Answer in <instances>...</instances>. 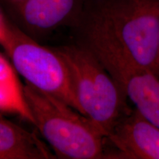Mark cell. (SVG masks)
Returning <instances> with one entry per match:
<instances>
[{"label":"cell","mask_w":159,"mask_h":159,"mask_svg":"<svg viewBox=\"0 0 159 159\" xmlns=\"http://www.w3.org/2000/svg\"><path fill=\"white\" fill-rule=\"evenodd\" d=\"M17 26L33 38L43 37L79 19L85 0H11Z\"/></svg>","instance_id":"obj_5"},{"label":"cell","mask_w":159,"mask_h":159,"mask_svg":"<svg viewBox=\"0 0 159 159\" xmlns=\"http://www.w3.org/2000/svg\"><path fill=\"white\" fill-rule=\"evenodd\" d=\"M68 68L81 114L108 136L130 110L119 85L91 52L79 44L54 48Z\"/></svg>","instance_id":"obj_3"},{"label":"cell","mask_w":159,"mask_h":159,"mask_svg":"<svg viewBox=\"0 0 159 159\" xmlns=\"http://www.w3.org/2000/svg\"><path fill=\"white\" fill-rule=\"evenodd\" d=\"M72 28L77 44L91 52L115 81L132 69L154 71L159 0H85Z\"/></svg>","instance_id":"obj_1"},{"label":"cell","mask_w":159,"mask_h":159,"mask_svg":"<svg viewBox=\"0 0 159 159\" xmlns=\"http://www.w3.org/2000/svg\"><path fill=\"white\" fill-rule=\"evenodd\" d=\"M116 82L135 109L159 128V78L153 71L132 69L122 73Z\"/></svg>","instance_id":"obj_7"},{"label":"cell","mask_w":159,"mask_h":159,"mask_svg":"<svg viewBox=\"0 0 159 159\" xmlns=\"http://www.w3.org/2000/svg\"><path fill=\"white\" fill-rule=\"evenodd\" d=\"M6 53L26 83L81 114L68 68L54 48L40 44L19 28Z\"/></svg>","instance_id":"obj_4"},{"label":"cell","mask_w":159,"mask_h":159,"mask_svg":"<svg viewBox=\"0 0 159 159\" xmlns=\"http://www.w3.org/2000/svg\"><path fill=\"white\" fill-rule=\"evenodd\" d=\"M56 158L34 133L0 117V159Z\"/></svg>","instance_id":"obj_8"},{"label":"cell","mask_w":159,"mask_h":159,"mask_svg":"<svg viewBox=\"0 0 159 159\" xmlns=\"http://www.w3.org/2000/svg\"><path fill=\"white\" fill-rule=\"evenodd\" d=\"M153 72L154 74L159 78V33H158V58H157L156 66Z\"/></svg>","instance_id":"obj_11"},{"label":"cell","mask_w":159,"mask_h":159,"mask_svg":"<svg viewBox=\"0 0 159 159\" xmlns=\"http://www.w3.org/2000/svg\"><path fill=\"white\" fill-rule=\"evenodd\" d=\"M34 125L59 158H109L108 138L91 120L56 97L23 85Z\"/></svg>","instance_id":"obj_2"},{"label":"cell","mask_w":159,"mask_h":159,"mask_svg":"<svg viewBox=\"0 0 159 159\" xmlns=\"http://www.w3.org/2000/svg\"><path fill=\"white\" fill-rule=\"evenodd\" d=\"M108 142L116 150L113 158L159 159V128L135 108L119 119Z\"/></svg>","instance_id":"obj_6"},{"label":"cell","mask_w":159,"mask_h":159,"mask_svg":"<svg viewBox=\"0 0 159 159\" xmlns=\"http://www.w3.org/2000/svg\"><path fill=\"white\" fill-rule=\"evenodd\" d=\"M16 72L13 64L0 53V113L14 114L34 125Z\"/></svg>","instance_id":"obj_9"},{"label":"cell","mask_w":159,"mask_h":159,"mask_svg":"<svg viewBox=\"0 0 159 159\" xmlns=\"http://www.w3.org/2000/svg\"><path fill=\"white\" fill-rule=\"evenodd\" d=\"M19 28L16 25L10 21L0 9V46L2 47L5 52Z\"/></svg>","instance_id":"obj_10"}]
</instances>
